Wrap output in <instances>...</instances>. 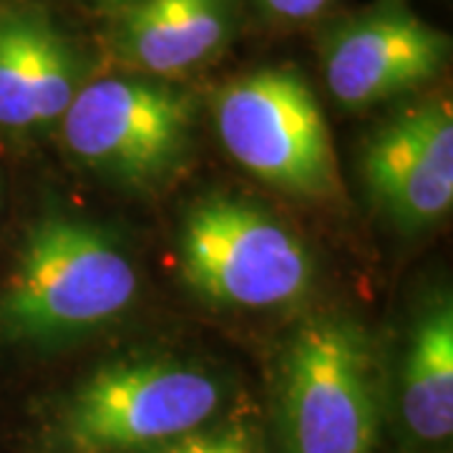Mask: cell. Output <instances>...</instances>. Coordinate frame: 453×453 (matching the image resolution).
<instances>
[{
	"mask_svg": "<svg viewBox=\"0 0 453 453\" xmlns=\"http://www.w3.org/2000/svg\"><path fill=\"white\" fill-rule=\"evenodd\" d=\"M214 127L232 159L280 192L325 199L338 166L325 113L303 73L259 68L214 98Z\"/></svg>",
	"mask_w": 453,
	"mask_h": 453,
	"instance_id": "obj_3",
	"label": "cell"
},
{
	"mask_svg": "<svg viewBox=\"0 0 453 453\" xmlns=\"http://www.w3.org/2000/svg\"><path fill=\"white\" fill-rule=\"evenodd\" d=\"M330 0H259V5L273 18L288 20V23H300L310 20L318 13H323Z\"/></svg>",
	"mask_w": 453,
	"mask_h": 453,
	"instance_id": "obj_13",
	"label": "cell"
},
{
	"mask_svg": "<svg viewBox=\"0 0 453 453\" xmlns=\"http://www.w3.org/2000/svg\"><path fill=\"white\" fill-rule=\"evenodd\" d=\"M237 0H139L116 28L119 56L151 76H179L225 49Z\"/></svg>",
	"mask_w": 453,
	"mask_h": 453,
	"instance_id": "obj_10",
	"label": "cell"
},
{
	"mask_svg": "<svg viewBox=\"0 0 453 453\" xmlns=\"http://www.w3.org/2000/svg\"><path fill=\"white\" fill-rule=\"evenodd\" d=\"M101 5H111V8H129L134 3H139V0H98Z\"/></svg>",
	"mask_w": 453,
	"mask_h": 453,
	"instance_id": "obj_14",
	"label": "cell"
},
{
	"mask_svg": "<svg viewBox=\"0 0 453 453\" xmlns=\"http://www.w3.org/2000/svg\"><path fill=\"white\" fill-rule=\"evenodd\" d=\"M405 428L423 443L453 434V308L449 297L426 308L408 340L401 383Z\"/></svg>",
	"mask_w": 453,
	"mask_h": 453,
	"instance_id": "obj_11",
	"label": "cell"
},
{
	"mask_svg": "<svg viewBox=\"0 0 453 453\" xmlns=\"http://www.w3.org/2000/svg\"><path fill=\"white\" fill-rule=\"evenodd\" d=\"M61 127L79 162L127 187L149 189L187 162L195 104L162 81L111 76L83 83Z\"/></svg>",
	"mask_w": 453,
	"mask_h": 453,
	"instance_id": "obj_6",
	"label": "cell"
},
{
	"mask_svg": "<svg viewBox=\"0 0 453 453\" xmlns=\"http://www.w3.org/2000/svg\"><path fill=\"white\" fill-rule=\"evenodd\" d=\"M222 405L210 372L174 360H119L94 371L64 408V438L81 453H129L192 436Z\"/></svg>",
	"mask_w": 453,
	"mask_h": 453,
	"instance_id": "obj_4",
	"label": "cell"
},
{
	"mask_svg": "<svg viewBox=\"0 0 453 453\" xmlns=\"http://www.w3.org/2000/svg\"><path fill=\"white\" fill-rule=\"evenodd\" d=\"M372 204L401 232L441 222L453 204V113L449 101H426L395 113L363 151Z\"/></svg>",
	"mask_w": 453,
	"mask_h": 453,
	"instance_id": "obj_8",
	"label": "cell"
},
{
	"mask_svg": "<svg viewBox=\"0 0 453 453\" xmlns=\"http://www.w3.org/2000/svg\"><path fill=\"white\" fill-rule=\"evenodd\" d=\"M288 453H372L378 390L371 342L345 318H312L282 363Z\"/></svg>",
	"mask_w": 453,
	"mask_h": 453,
	"instance_id": "obj_5",
	"label": "cell"
},
{
	"mask_svg": "<svg viewBox=\"0 0 453 453\" xmlns=\"http://www.w3.org/2000/svg\"><path fill=\"white\" fill-rule=\"evenodd\" d=\"M179 267L187 285L219 308H282L312 282V257L290 226L229 195L204 196L184 214Z\"/></svg>",
	"mask_w": 453,
	"mask_h": 453,
	"instance_id": "obj_2",
	"label": "cell"
},
{
	"mask_svg": "<svg viewBox=\"0 0 453 453\" xmlns=\"http://www.w3.org/2000/svg\"><path fill=\"white\" fill-rule=\"evenodd\" d=\"M159 453H250V446L240 434H207L187 436L169 443Z\"/></svg>",
	"mask_w": 453,
	"mask_h": 453,
	"instance_id": "obj_12",
	"label": "cell"
},
{
	"mask_svg": "<svg viewBox=\"0 0 453 453\" xmlns=\"http://www.w3.org/2000/svg\"><path fill=\"white\" fill-rule=\"evenodd\" d=\"M451 41L401 0H378L325 46V81L340 106L368 109L413 91L446 68Z\"/></svg>",
	"mask_w": 453,
	"mask_h": 453,
	"instance_id": "obj_7",
	"label": "cell"
},
{
	"mask_svg": "<svg viewBox=\"0 0 453 453\" xmlns=\"http://www.w3.org/2000/svg\"><path fill=\"white\" fill-rule=\"evenodd\" d=\"M139 290L131 257L106 229L64 211L28 229L0 292V333L53 345L111 323Z\"/></svg>",
	"mask_w": 453,
	"mask_h": 453,
	"instance_id": "obj_1",
	"label": "cell"
},
{
	"mask_svg": "<svg viewBox=\"0 0 453 453\" xmlns=\"http://www.w3.org/2000/svg\"><path fill=\"white\" fill-rule=\"evenodd\" d=\"M83 86L76 43L33 5H0V129H43Z\"/></svg>",
	"mask_w": 453,
	"mask_h": 453,
	"instance_id": "obj_9",
	"label": "cell"
}]
</instances>
